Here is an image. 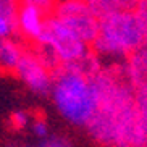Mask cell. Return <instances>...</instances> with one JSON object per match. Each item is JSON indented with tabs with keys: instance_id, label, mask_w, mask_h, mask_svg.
<instances>
[{
	"instance_id": "7c38bea8",
	"label": "cell",
	"mask_w": 147,
	"mask_h": 147,
	"mask_svg": "<svg viewBox=\"0 0 147 147\" xmlns=\"http://www.w3.org/2000/svg\"><path fill=\"white\" fill-rule=\"evenodd\" d=\"M21 3V0H0V13L16 21L18 10H20Z\"/></svg>"
},
{
	"instance_id": "3957f363",
	"label": "cell",
	"mask_w": 147,
	"mask_h": 147,
	"mask_svg": "<svg viewBox=\"0 0 147 147\" xmlns=\"http://www.w3.org/2000/svg\"><path fill=\"white\" fill-rule=\"evenodd\" d=\"M39 45L49 49L60 65H79L94 53L91 44L55 15H49L47 29Z\"/></svg>"
},
{
	"instance_id": "4fadbf2b",
	"label": "cell",
	"mask_w": 147,
	"mask_h": 147,
	"mask_svg": "<svg viewBox=\"0 0 147 147\" xmlns=\"http://www.w3.org/2000/svg\"><path fill=\"white\" fill-rule=\"evenodd\" d=\"M40 146H45V147H65V146H69V141H66L65 136L61 134H49L47 139H44L42 142H39Z\"/></svg>"
},
{
	"instance_id": "52a82bcc",
	"label": "cell",
	"mask_w": 147,
	"mask_h": 147,
	"mask_svg": "<svg viewBox=\"0 0 147 147\" xmlns=\"http://www.w3.org/2000/svg\"><path fill=\"white\" fill-rule=\"evenodd\" d=\"M63 21L69 28H73L82 39L89 44L94 42L97 34H99L100 21L92 13H82V15H78V16H73V18H66Z\"/></svg>"
},
{
	"instance_id": "5bb4252c",
	"label": "cell",
	"mask_w": 147,
	"mask_h": 147,
	"mask_svg": "<svg viewBox=\"0 0 147 147\" xmlns=\"http://www.w3.org/2000/svg\"><path fill=\"white\" fill-rule=\"evenodd\" d=\"M21 2H23V3L36 5V7H39L40 10H44V11L49 13V15H52L55 5L58 3V0H21Z\"/></svg>"
},
{
	"instance_id": "9c48e42d",
	"label": "cell",
	"mask_w": 147,
	"mask_h": 147,
	"mask_svg": "<svg viewBox=\"0 0 147 147\" xmlns=\"http://www.w3.org/2000/svg\"><path fill=\"white\" fill-rule=\"evenodd\" d=\"M136 107L139 112V120H141V126L147 134V82L138 87L136 92Z\"/></svg>"
},
{
	"instance_id": "7a4b0ae2",
	"label": "cell",
	"mask_w": 147,
	"mask_h": 147,
	"mask_svg": "<svg viewBox=\"0 0 147 147\" xmlns=\"http://www.w3.org/2000/svg\"><path fill=\"white\" fill-rule=\"evenodd\" d=\"M147 44V36L136 11L120 10L100 20L99 34L91 44L97 57L120 58L134 53Z\"/></svg>"
},
{
	"instance_id": "9a60e30c",
	"label": "cell",
	"mask_w": 147,
	"mask_h": 147,
	"mask_svg": "<svg viewBox=\"0 0 147 147\" xmlns=\"http://www.w3.org/2000/svg\"><path fill=\"white\" fill-rule=\"evenodd\" d=\"M134 11H136V15H138L139 21H141L144 31H146V36H147V0H139L138 8L134 10Z\"/></svg>"
},
{
	"instance_id": "6da1fadb",
	"label": "cell",
	"mask_w": 147,
	"mask_h": 147,
	"mask_svg": "<svg viewBox=\"0 0 147 147\" xmlns=\"http://www.w3.org/2000/svg\"><path fill=\"white\" fill-rule=\"evenodd\" d=\"M50 99L57 113L76 128H87L100 107V91L94 76L76 65H60L53 71Z\"/></svg>"
},
{
	"instance_id": "5b68a950",
	"label": "cell",
	"mask_w": 147,
	"mask_h": 147,
	"mask_svg": "<svg viewBox=\"0 0 147 147\" xmlns=\"http://www.w3.org/2000/svg\"><path fill=\"white\" fill-rule=\"evenodd\" d=\"M49 13L31 3H21L16 16V34L32 47L39 45L47 29Z\"/></svg>"
},
{
	"instance_id": "8fae6325",
	"label": "cell",
	"mask_w": 147,
	"mask_h": 147,
	"mask_svg": "<svg viewBox=\"0 0 147 147\" xmlns=\"http://www.w3.org/2000/svg\"><path fill=\"white\" fill-rule=\"evenodd\" d=\"M29 129H31V133H32V136L37 139V142H42L44 139H47L49 134H50L47 121L42 120V118H32Z\"/></svg>"
},
{
	"instance_id": "ba28073f",
	"label": "cell",
	"mask_w": 147,
	"mask_h": 147,
	"mask_svg": "<svg viewBox=\"0 0 147 147\" xmlns=\"http://www.w3.org/2000/svg\"><path fill=\"white\" fill-rule=\"evenodd\" d=\"M86 3L89 7V11L99 21L120 11V5H118L117 0H86Z\"/></svg>"
},
{
	"instance_id": "2e32d148",
	"label": "cell",
	"mask_w": 147,
	"mask_h": 147,
	"mask_svg": "<svg viewBox=\"0 0 147 147\" xmlns=\"http://www.w3.org/2000/svg\"><path fill=\"white\" fill-rule=\"evenodd\" d=\"M120 5V10H126V11H134L138 8L139 0H117Z\"/></svg>"
},
{
	"instance_id": "8992f818",
	"label": "cell",
	"mask_w": 147,
	"mask_h": 147,
	"mask_svg": "<svg viewBox=\"0 0 147 147\" xmlns=\"http://www.w3.org/2000/svg\"><path fill=\"white\" fill-rule=\"evenodd\" d=\"M24 52H26V47L15 36L0 39V71L15 73Z\"/></svg>"
},
{
	"instance_id": "30bf717a",
	"label": "cell",
	"mask_w": 147,
	"mask_h": 147,
	"mask_svg": "<svg viewBox=\"0 0 147 147\" xmlns=\"http://www.w3.org/2000/svg\"><path fill=\"white\" fill-rule=\"evenodd\" d=\"M31 121H32V117L26 110H16L10 117V126L15 131H24L31 126Z\"/></svg>"
},
{
	"instance_id": "277c9868",
	"label": "cell",
	"mask_w": 147,
	"mask_h": 147,
	"mask_svg": "<svg viewBox=\"0 0 147 147\" xmlns=\"http://www.w3.org/2000/svg\"><path fill=\"white\" fill-rule=\"evenodd\" d=\"M16 78L32 94L47 97L53 86V69L44 61L36 49H26L15 69Z\"/></svg>"
}]
</instances>
